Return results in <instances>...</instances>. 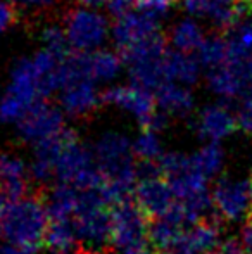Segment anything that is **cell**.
<instances>
[{"instance_id": "6da1fadb", "label": "cell", "mask_w": 252, "mask_h": 254, "mask_svg": "<svg viewBox=\"0 0 252 254\" xmlns=\"http://www.w3.org/2000/svg\"><path fill=\"white\" fill-rule=\"evenodd\" d=\"M45 187L0 207V235L26 254H37L45 246L50 218L44 201Z\"/></svg>"}, {"instance_id": "7a4b0ae2", "label": "cell", "mask_w": 252, "mask_h": 254, "mask_svg": "<svg viewBox=\"0 0 252 254\" xmlns=\"http://www.w3.org/2000/svg\"><path fill=\"white\" fill-rule=\"evenodd\" d=\"M94 156L104 177V192L114 206L130 197L137 185V163L130 140L121 133L107 131L95 144Z\"/></svg>"}, {"instance_id": "3957f363", "label": "cell", "mask_w": 252, "mask_h": 254, "mask_svg": "<svg viewBox=\"0 0 252 254\" xmlns=\"http://www.w3.org/2000/svg\"><path fill=\"white\" fill-rule=\"evenodd\" d=\"M78 232V246L94 254H112V204L99 189H81L80 202L73 216Z\"/></svg>"}, {"instance_id": "277c9868", "label": "cell", "mask_w": 252, "mask_h": 254, "mask_svg": "<svg viewBox=\"0 0 252 254\" xmlns=\"http://www.w3.org/2000/svg\"><path fill=\"white\" fill-rule=\"evenodd\" d=\"M149 221L135 199L126 197L112 206V241L114 248L123 254H149Z\"/></svg>"}, {"instance_id": "5b68a950", "label": "cell", "mask_w": 252, "mask_h": 254, "mask_svg": "<svg viewBox=\"0 0 252 254\" xmlns=\"http://www.w3.org/2000/svg\"><path fill=\"white\" fill-rule=\"evenodd\" d=\"M55 180L78 189H99L105 184L97 166L94 151L74 137L66 144L55 163Z\"/></svg>"}, {"instance_id": "8992f818", "label": "cell", "mask_w": 252, "mask_h": 254, "mask_svg": "<svg viewBox=\"0 0 252 254\" xmlns=\"http://www.w3.org/2000/svg\"><path fill=\"white\" fill-rule=\"evenodd\" d=\"M64 127V118L59 107L52 106L50 102L38 99L24 116L17 121V133L24 142L37 144V142L49 138L59 133Z\"/></svg>"}, {"instance_id": "52a82bcc", "label": "cell", "mask_w": 252, "mask_h": 254, "mask_svg": "<svg viewBox=\"0 0 252 254\" xmlns=\"http://www.w3.org/2000/svg\"><path fill=\"white\" fill-rule=\"evenodd\" d=\"M66 33L76 51H88L104 42L107 24L97 12L74 9L66 17Z\"/></svg>"}, {"instance_id": "ba28073f", "label": "cell", "mask_w": 252, "mask_h": 254, "mask_svg": "<svg viewBox=\"0 0 252 254\" xmlns=\"http://www.w3.org/2000/svg\"><path fill=\"white\" fill-rule=\"evenodd\" d=\"M102 102L114 104L118 107L130 111L137 116L140 125L144 127L157 111V99L152 94L151 88H145L142 85H130V87H114L107 88L102 94Z\"/></svg>"}, {"instance_id": "9c48e42d", "label": "cell", "mask_w": 252, "mask_h": 254, "mask_svg": "<svg viewBox=\"0 0 252 254\" xmlns=\"http://www.w3.org/2000/svg\"><path fill=\"white\" fill-rule=\"evenodd\" d=\"M135 201L149 218L162 216L175 204L176 197L162 175L142 177L135 185Z\"/></svg>"}, {"instance_id": "30bf717a", "label": "cell", "mask_w": 252, "mask_h": 254, "mask_svg": "<svg viewBox=\"0 0 252 254\" xmlns=\"http://www.w3.org/2000/svg\"><path fill=\"white\" fill-rule=\"evenodd\" d=\"M212 201L219 216L226 221H239L251 209V194L247 182L221 178L214 185Z\"/></svg>"}, {"instance_id": "8fae6325", "label": "cell", "mask_w": 252, "mask_h": 254, "mask_svg": "<svg viewBox=\"0 0 252 254\" xmlns=\"http://www.w3.org/2000/svg\"><path fill=\"white\" fill-rule=\"evenodd\" d=\"M33 178L21 157L12 152L0 151V194L10 201L33 194Z\"/></svg>"}, {"instance_id": "7c38bea8", "label": "cell", "mask_w": 252, "mask_h": 254, "mask_svg": "<svg viewBox=\"0 0 252 254\" xmlns=\"http://www.w3.org/2000/svg\"><path fill=\"white\" fill-rule=\"evenodd\" d=\"M157 31V19L152 14L144 10L138 12H126L118 17L114 24V40L119 51L133 45L135 42L149 37Z\"/></svg>"}, {"instance_id": "4fadbf2b", "label": "cell", "mask_w": 252, "mask_h": 254, "mask_svg": "<svg viewBox=\"0 0 252 254\" xmlns=\"http://www.w3.org/2000/svg\"><path fill=\"white\" fill-rule=\"evenodd\" d=\"M239 128V118L232 114L228 107L216 104L207 106L201 111L197 121V131L202 138L209 142H219L221 138L230 137Z\"/></svg>"}, {"instance_id": "5bb4252c", "label": "cell", "mask_w": 252, "mask_h": 254, "mask_svg": "<svg viewBox=\"0 0 252 254\" xmlns=\"http://www.w3.org/2000/svg\"><path fill=\"white\" fill-rule=\"evenodd\" d=\"M185 7L192 14L214 19L223 30L235 26L247 14L237 0H185Z\"/></svg>"}, {"instance_id": "9a60e30c", "label": "cell", "mask_w": 252, "mask_h": 254, "mask_svg": "<svg viewBox=\"0 0 252 254\" xmlns=\"http://www.w3.org/2000/svg\"><path fill=\"white\" fill-rule=\"evenodd\" d=\"M102 95L94 88V81H80L64 88L61 104L62 109L74 118H88L99 109Z\"/></svg>"}, {"instance_id": "2e32d148", "label": "cell", "mask_w": 252, "mask_h": 254, "mask_svg": "<svg viewBox=\"0 0 252 254\" xmlns=\"http://www.w3.org/2000/svg\"><path fill=\"white\" fill-rule=\"evenodd\" d=\"M80 190L71 184L59 182L54 187H45L44 201L47 206V213L50 220H67L73 218L76 213L78 202H80Z\"/></svg>"}, {"instance_id": "e0dca14e", "label": "cell", "mask_w": 252, "mask_h": 254, "mask_svg": "<svg viewBox=\"0 0 252 254\" xmlns=\"http://www.w3.org/2000/svg\"><path fill=\"white\" fill-rule=\"evenodd\" d=\"M157 107L168 116H185L194 107V95L182 85L168 81L155 90Z\"/></svg>"}, {"instance_id": "ac0fdd59", "label": "cell", "mask_w": 252, "mask_h": 254, "mask_svg": "<svg viewBox=\"0 0 252 254\" xmlns=\"http://www.w3.org/2000/svg\"><path fill=\"white\" fill-rule=\"evenodd\" d=\"M166 71H168L169 81H180V83H195L199 78V63L189 52H175L166 51Z\"/></svg>"}, {"instance_id": "d6986e66", "label": "cell", "mask_w": 252, "mask_h": 254, "mask_svg": "<svg viewBox=\"0 0 252 254\" xmlns=\"http://www.w3.org/2000/svg\"><path fill=\"white\" fill-rule=\"evenodd\" d=\"M45 246L54 253H62L78 246V232L73 218L50 220L45 234Z\"/></svg>"}, {"instance_id": "ffe728a7", "label": "cell", "mask_w": 252, "mask_h": 254, "mask_svg": "<svg viewBox=\"0 0 252 254\" xmlns=\"http://www.w3.org/2000/svg\"><path fill=\"white\" fill-rule=\"evenodd\" d=\"M171 42L178 51L192 52L201 49V45L204 44V35L195 23L183 21V23L176 24L175 30L171 31Z\"/></svg>"}, {"instance_id": "44dd1931", "label": "cell", "mask_w": 252, "mask_h": 254, "mask_svg": "<svg viewBox=\"0 0 252 254\" xmlns=\"http://www.w3.org/2000/svg\"><path fill=\"white\" fill-rule=\"evenodd\" d=\"M223 159H225V152L219 147L218 142H209L205 147H202L197 154L192 156L194 164L205 175L207 178L214 177L221 171Z\"/></svg>"}, {"instance_id": "7402d4cb", "label": "cell", "mask_w": 252, "mask_h": 254, "mask_svg": "<svg viewBox=\"0 0 252 254\" xmlns=\"http://www.w3.org/2000/svg\"><path fill=\"white\" fill-rule=\"evenodd\" d=\"M230 57V44L223 38L216 37L211 40H204V44L199 49V61L209 69L216 66H221Z\"/></svg>"}, {"instance_id": "603a6c76", "label": "cell", "mask_w": 252, "mask_h": 254, "mask_svg": "<svg viewBox=\"0 0 252 254\" xmlns=\"http://www.w3.org/2000/svg\"><path fill=\"white\" fill-rule=\"evenodd\" d=\"M92 56V73L94 80H112L121 69V61L118 56L107 51L90 52Z\"/></svg>"}, {"instance_id": "cb8c5ba5", "label": "cell", "mask_w": 252, "mask_h": 254, "mask_svg": "<svg viewBox=\"0 0 252 254\" xmlns=\"http://www.w3.org/2000/svg\"><path fill=\"white\" fill-rule=\"evenodd\" d=\"M31 106L33 104L26 102L24 99H21L19 95L7 88L5 95L0 101V121H3V123H17Z\"/></svg>"}, {"instance_id": "d4e9b609", "label": "cell", "mask_w": 252, "mask_h": 254, "mask_svg": "<svg viewBox=\"0 0 252 254\" xmlns=\"http://www.w3.org/2000/svg\"><path fill=\"white\" fill-rule=\"evenodd\" d=\"M135 156L142 161H157L162 156L161 140L157 137V131L144 130L140 137L133 144Z\"/></svg>"}, {"instance_id": "484cf974", "label": "cell", "mask_w": 252, "mask_h": 254, "mask_svg": "<svg viewBox=\"0 0 252 254\" xmlns=\"http://www.w3.org/2000/svg\"><path fill=\"white\" fill-rule=\"evenodd\" d=\"M44 44L49 52H52L61 61H64L71 54V42L67 38V33L59 26H50L44 31Z\"/></svg>"}, {"instance_id": "4316f807", "label": "cell", "mask_w": 252, "mask_h": 254, "mask_svg": "<svg viewBox=\"0 0 252 254\" xmlns=\"http://www.w3.org/2000/svg\"><path fill=\"white\" fill-rule=\"evenodd\" d=\"M173 3H175V0H138L137 9L157 17L161 14H164Z\"/></svg>"}, {"instance_id": "83f0119b", "label": "cell", "mask_w": 252, "mask_h": 254, "mask_svg": "<svg viewBox=\"0 0 252 254\" xmlns=\"http://www.w3.org/2000/svg\"><path fill=\"white\" fill-rule=\"evenodd\" d=\"M239 127L252 135V94H246L239 111Z\"/></svg>"}, {"instance_id": "f1b7e54d", "label": "cell", "mask_w": 252, "mask_h": 254, "mask_svg": "<svg viewBox=\"0 0 252 254\" xmlns=\"http://www.w3.org/2000/svg\"><path fill=\"white\" fill-rule=\"evenodd\" d=\"M216 251H218V254H249L246 246H244V242L235 237H230L226 241H223Z\"/></svg>"}, {"instance_id": "f546056e", "label": "cell", "mask_w": 252, "mask_h": 254, "mask_svg": "<svg viewBox=\"0 0 252 254\" xmlns=\"http://www.w3.org/2000/svg\"><path fill=\"white\" fill-rule=\"evenodd\" d=\"M16 17H17V14H16L14 5L5 3V2H0V33L5 31L7 28L16 21Z\"/></svg>"}, {"instance_id": "4dcf8cb0", "label": "cell", "mask_w": 252, "mask_h": 254, "mask_svg": "<svg viewBox=\"0 0 252 254\" xmlns=\"http://www.w3.org/2000/svg\"><path fill=\"white\" fill-rule=\"evenodd\" d=\"M242 242L246 246L247 253L252 254V213L247 216L246 223L242 227Z\"/></svg>"}, {"instance_id": "1f68e13d", "label": "cell", "mask_w": 252, "mask_h": 254, "mask_svg": "<svg viewBox=\"0 0 252 254\" xmlns=\"http://www.w3.org/2000/svg\"><path fill=\"white\" fill-rule=\"evenodd\" d=\"M21 5H50L54 0H17Z\"/></svg>"}, {"instance_id": "d6a6232c", "label": "cell", "mask_w": 252, "mask_h": 254, "mask_svg": "<svg viewBox=\"0 0 252 254\" xmlns=\"http://www.w3.org/2000/svg\"><path fill=\"white\" fill-rule=\"evenodd\" d=\"M0 254H26L23 253L21 249H17L16 246H3V248H0Z\"/></svg>"}, {"instance_id": "836d02e7", "label": "cell", "mask_w": 252, "mask_h": 254, "mask_svg": "<svg viewBox=\"0 0 252 254\" xmlns=\"http://www.w3.org/2000/svg\"><path fill=\"white\" fill-rule=\"evenodd\" d=\"M55 254H94V253L87 251V249H83V248H81V246H76V248H73V249H67V251L55 253Z\"/></svg>"}, {"instance_id": "e575fe53", "label": "cell", "mask_w": 252, "mask_h": 254, "mask_svg": "<svg viewBox=\"0 0 252 254\" xmlns=\"http://www.w3.org/2000/svg\"><path fill=\"white\" fill-rule=\"evenodd\" d=\"M237 2H239L240 5H242L244 9L247 10V12H249V10L252 9V0H237Z\"/></svg>"}, {"instance_id": "d590c367", "label": "cell", "mask_w": 252, "mask_h": 254, "mask_svg": "<svg viewBox=\"0 0 252 254\" xmlns=\"http://www.w3.org/2000/svg\"><path fill=\"white\" fill-rule=\"evenodd\" d=\"M249 194H251V213H252V178L249 182Z\"/></svg>"}, {"instance_id": "8d00e7d4", "label": "cell", "mask_w": 252, "mask_h": 254, "mask_svg": "<svg viewBox=\"0 0 252 254\" xmlns=\"http://www.w3.org/2000/svg\"><path fill=\"white\" fill-rule=\"evenodd\" d=\"M207 254H218V251H211V253H207Z\"/></svg>"}]
</instances>
